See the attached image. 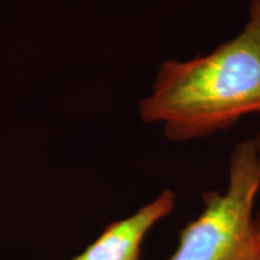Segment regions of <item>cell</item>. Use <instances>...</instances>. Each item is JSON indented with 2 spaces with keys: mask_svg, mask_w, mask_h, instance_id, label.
<instances>
[{
  "mask_svg": "<svg viewBox=\"0 0 260 260\" xmlns=\"http://www.w3.org/2000/svg\"><path fill=\"white\" fill-rule=\"evenodd\" d=\"M145 123H161L175 142L204 139L260 115V12L210 53L161 64L153 92L140 103Z\"/></svg>",
  "mask_w": 260,
  "mask_h": 260,
  "instance_id": "cell-1",
  "label": "cell"
},
{
  "mask_svg": "<svg viewBox=\"0 0 260 260\" xmlns=\"http://www.w3.org/2000/svg\"><path fill=\"white\" fill-rule=\"evenodd\" d=\"M260 157L254 138L239 142L228 168V186L203 195V210L180 232L169 260H255L254 205Z\"/></svg>",
  "mask_w": 260,
  "mask_h": 260,
  "instance_id": "cell-2",
  "label": "cell"
},
{
  "mask_svg": "<svg viewBox=\"0 0 260 260\" xmlns=\"http://www.w3.org/2000/svg\"><path fill=\"white\" fill-rule=\"evenodd\" d=\"M254 141H255V146H256V149H258V154L260 157V130L258 133H256V135L254 136Z\"/></svg>",
  "mask_w": 260,
  "mask_h": 260,
  "instance_id": "cell-5",
  "label": "cell"
},
{
  "mask_svg": "<svg viewBox=\"0 0 260 260\" xmlns=\"http://www.w3.org/2000/svg\"><path fill=\"white\" fill-rule=\"evenodd\" d=\"M255 225H256V254L255 260H260V211L255 213Z\"/></svg>",
  "mask_w": 260,
  "mask_h": 260,
  "instance_id": "cell-4",
  "label": "cell"
},
{
  "mask_svg": "<svg viewBox=\"0 0 260 260\" xmlns=\"http://www.w3.org/2000/svg\"><path fill=\"white\" fill-rule=\"evenodd\" d=\"M252 8H254L255 10H258L260 12V0H252V4H251Z\"/></svg>",
  "mask_w": 260,
  "mask_h": 260,
  "instance_id": "cell-6",
  "label": "cell"
},
{
  "mask_svg": "<svg viewBox=\"0 0 260 260\" xmlns=\"http://www.w3.org/2000/svg\"><path fill=\"white\" fill-rule=\"evenodd\" d=\"M176 206V194H160L124 219L109 224L92 245L69 260H139L141 245L155 224L167 218Z\"/></svg>",
  "mask_w": 260,
  "mask_h": 260,
  "instance_id": "cell-3",
  "label": "cell"
}]
</instances>
